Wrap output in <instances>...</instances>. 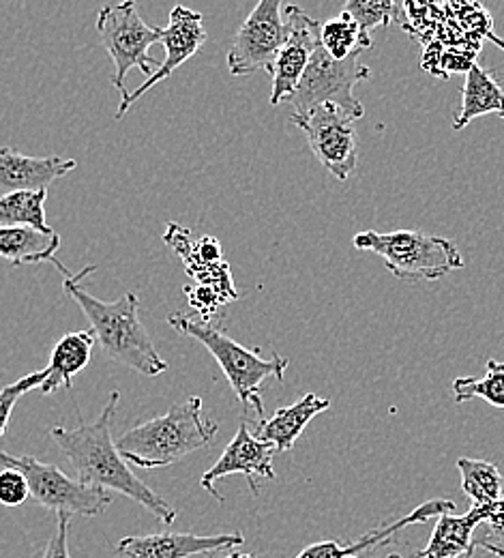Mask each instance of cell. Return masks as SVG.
<instances>
[{"instance_id":"obj_1","label":"cell","mask_w":504,"mask_h":558,"mask_svg":"<svg viewBox=\"0 0 504 558\" xmlns=\"http://www.w3.org/2000/svg\"><path fill=\"white\" fill-rule=\"evenodd\" d=\"M119 391H112L103 411L93 421H84L77 427L54 425L50 438L59 445L67 462L72 464L77 482L93 488L114 489L132 500H136L146 511H150L165 526H172L176 520V509L163 500L155 489L127 466L121 458L116 442L112 438V421L119 409Z\"/></svg>"},{"instance_id":"obj_2","label":"cell","mask_w":504,"mask_h":558,"mask_svg":"<svg viewBox=\"0 0 504 558\" xmlns=\"http://www.w3.org/2000/svg\"><path fill=\"white\" fill-rule=\"evenodd\" d=\"M97 267H86L77 276L65 278V292L79 305L90 323V333L103 354L138 374L159 376L168 369V363L159 356L138 310L140 299L136 292H125L119 301L106 303L84 290L82 279L95 274Z\"/></svg>"},{"instance_id":"obj_3","label":"cell","mask_w":504,"mask_h":558,"mask_svg":"<svg viewBox=\"0 0 504 558\" xmlns=\"http://www.w3.org/2000/svg\"><path fill=\"white\" fill-rule=\"evenodd\" d=\"M217 429L216 421L202 417V398H189L174 404L165 415L127 429L116 440V449L125 462L155 471L211 447Z\"/></svg>"},{"instance_id":"obj_4","label":"cell","mask_w":504,"mask_h":558,"mask_svg":"<svg viewBox=\"0 0 504 558\" xmlns=\"http://www.w3.org/2000/svg\"><path fill=\"white\" fill-rule=\"evenodd\" d=\"M168 325L179 333L200 342L205 349L216 356L221 372L225 374L236 400L247 409H254L260 421L265 417V404L260 398V389L269 378L284 380L290 361L286 356L273 354L265 359L260 350L245 349L236 340H232L223 329L202 320L194 314H170Z\"/></svg>"},{"instance_id":"obj_5","label":"cell","mask_w":504,"mask_h":558,"mask_svg":"<svg viewBox=\"0 0 504 558\" xmlns=\"http://www.w3.org/2000/svg\"><path fill=\"white\" fill-rule=\"evenodd\" d=\"M353 245L380 256L384 267L402 281H438L466 265L453 241L419 230H367L353 239Z\"/></svg>"},{"instance_id":"obj_6","label":"cell","mask_w":504,"mask_h":558,"mask_svg":"<svg viewBox=\"0 0 504 558\" xmlns=\"http://www.w3.org/2000/svg\"><path fill=\"white\" fill-rule=\"evenodd\" d=\"M161 26L146 24L136 0H123L119 4H106L99 9L97 33L103 48L112 57V84L121 90V97L130 95L125 86L130 71L140 70L145 77H150L159 68L148 54V48L161 41Z\"/></svg>"},{"instance_id":"obj_7","label":"cell","mask_w":504,"mask_h":558,"mask_svg":"<svg viewBox=\"0 0 504 558\" xmlns=\"http://www.w3.org/2000/svg\"><path fill=\"white\" fill-rule=\"evenodd\" d=\"M0 469L20 471L26 477L30 496L54 513L97 518L112 505L108 489L72 480L59 466L46 464L33 456H13L0 447Z\"/></svg>"},{"instance_id":"obj_8","label":"cell","mask_w":504,"mask_h":558,"mask_svg":"<svg viewBox=\"0 0 504 558\" xmlns=\"http://www.w3.org/2000/svg\"><path fill=\"white\" fill-rule=\"evenodd\" d=\"M360 57L362 52H355L344 61H335L320 46L290 99L294 106L292 114H305L318 106L331 104L348 112L355 121L360 119L365 108L355 97V86L371 75Z\"/></svg>"},{"instance_id":"obj_9","label":"cell","mask_w":504,"mask_h":558,"mask_svg":"<svg viewBox=\"0 0 504 558\" xmlns=\"http://www.w3.org/2000/svg\"><path fill=\"white\" fill-rule=\"evenodd\" d=\"M294 123L309 142L311 153L337 181H348L357 170V134L355 119L337 106L324 104L305 114H292Z\"/></svg>"},{"instance_id":"obj_10","label":"cell","mask_w":504,"mask_h":558,"mask_svg":"<svg viewBox=\"0 0 504 558\" xmlns=\"http://www.w3.org/2000/svg\"><path fill=\"white\" fill-rule=\"evenodd\" d=\"M284 33L282 0H258L234 35L228 52V71L234 77L258 71L269 73L284 44Z\"/></svg>"},{"instance_id":"obj_11","label":"cell","mask_w":504,"mask_h":558,"mask_svg":"<svg viewBox=\"0 0 504 558\" xmlns=\"http://www.w3.org/2000/svg\"><path fill=\"white\" fill-rule=\"evenodd\" d=\"M320 28L322 24L307 15L300 7L288 4L284 9V44L269 71L273 77V106L292 99L314 52L320 48Z\"/></svg>"},{"instance_id":"obj_12","label":"cell","mask_w":504,"mask_h":558,"mask_svg":"<svg viewBox=\"0 0 504 558\" xmlns=\"http://www.w3.org/2000/svg\"><path fill=\"white\" fill-rule=\"evenodd\" d=\"M165 50V59L161 61V65L155 70L150 77H146L145 84L138 86L134 93L121 97L119 104V112H116V121L125 119V114L130 112V108L146 95L152 86L161 84L163 80H168L174 71L181 65H185L189 59H194L198 54V50L207 44V31H205V15L200 11L187 9L183 4H176L170 11V22L168 26H163L161 31V41H159Z\"/></svg>"},{"instance_id":"obj_13","label":"cell","mask_w":504,"mask_h":558,"mask_svg":"<svg viewBox=\"0 0 504 558\" xmlns=\"http://www.w3.org/2000/svg\"><path fill=\"white\" fill-rule=\"evenodd\" d=\"M273 456H275V447L256 438L254 432L249 429L247 418L243 417L234 438L223 449L216 466H211L202 475L200 486L207 489L216 500L223 502V496L216 489L217 482L223 480V477H230V475H245L247 482H249V488L258 496L260 489L256 484V477H265V480L275 482Z\"/></svg>"},{"instance_id":"obj_14","label":"cell","mask_w":504,"mask_h":558,"mask_svg":"<svg viewBox=\"0 0 504 558\" xmlns=\"http://www.w3.org/2000/svg\"><path fill=\"white\" fill-rule=\"evenodd\" d=\"M245 542L241 533L223 535H194V533H152L136 535L119 542L116 553L125 558H192L198 555H213L217 550L236 548Z\"/></svg>"},{"instance_id":"obj_15","label":"cell","mask_w":504,"mask_h":558,"mask_svg":"<svg viewBox=\"0 0 504 558\" xmlns=\"http://www.w3.org/2000/svg\"><path fill=\"white\" fill-rule=\"evenodd\" d=\"M75 159L28 157L11 146L0 148V198L13 192L48 190L54 181L75 170Z\"/></svg>"},{"instance_id":"obj_16","label":"cell","mask_w":504,"mask_h":558,"mask_svg":"<svg viewBox=\"0 0 504 558\" xmlns=\"http://www.w3.org/2000/svg\"><path fill=\"white\" fill-rule=\"evenodd\" d=\"M455 509V502L453 500H446V498H433L428 500L423 505H419L417 509H413L408 515H404L402 520H395L382 529H376L367 535H362L360 539H357L355 544H348V546H342L337 539H331V542H318V544H311L307 546L300 555L296 558H346L357 557L360 550H373V548H380V546H386L393 542V537L413 526V524H423V522H430L433 518L442 515V513H453Z\"/></svg>"},{"instance_id":"obj_17","label":"cell","mask_w":504,"mask_h":558,"mask_svg":"<svg viewBox=\"0 0 504 558\" xmlns=\"http://www.w3.org/2000/svg\"><path fill=\"white\" fill-rule=\"evenodd\" d=\"M492 505H472V509L464 515H438L430 544L419 550L415 558H472L477 553L475 531L488 520Z\"/></svg>"},{"instance_id":"obj_18","label":"cell","mask_w":504,"mask_h":558,"mask_svg":"<svg viewBox=\"0 0 504 558\" xmlns=\"http://www.w3.org/2000/svg\"><path fill=\"white\" fill-rule=\"evenodd\" d=\"M61 236L57 232L46 234L30 226L0 228V258L7 260L11 267L52 263L65 278H72V274L57 258Z\"/></svg>"},{"instance_id":"obj_19","label":"cell","mask_w":504,"mask_h":558,"mask_svg":"<svg viewBox=\"0 0 504 558\" xmlns=\"http://www.w3.org/2000/svg\"><path fill=\"white\" fill-rule=\"evenodd\" d=\"M327 409H331V400L318 398L316 393H307L298 402L278 409L273 417L258 421L254 436L273 445L280 453H288L298 436L303 434V429L309 425V421L324 413Z\"/></svg>"},{"instance_id":"obj_20","label":"cell","mask_w":504,"mask_h":558,"mask_svg":"<svg viewBox=\"0 0 504 558\" xmlns=\"http://www.w3.org/2000/svg\"><path fill=\"white\" fill-rule=\"evenodd\" d=\"M499 114L504 119V90L492 71L472 63L466 71L462 88V108L453 121V130L459 132L479 117Z\"/></svg>"},{"instance_id":"obj_21","label":"cell","mask_w":504,"mask_h":558,"mask_svg":"<svg viewBox=\"0 0 504 558\" xmlns=\"http://www.w3.org/2000/svg\"><path fill=\"white\" fill-rule=\"evenodd\" d=\"M95 347V338L90 331H75L59 340V344L50 352V363L46 367V380L39 391L44 396H52L59 389H70L73 378L88 365Z\"/></svg>"},{"instance_id":"obj_22","label":"cell","mask_w":504,"mask_h":558,"mask_svg":"<svg viewBox=\"0 0 504 558\" xmlns=\"http://www.w3.org/2000/svg\"><path fill=\"white\" fill-rule=\"evenodd\" d=\"M46 201L48 190L37 192H13L0 198V228L30 226L46 234L54 230L46 221Z\"/></svg>"},{"instance_id":"obj_23","label":"cell","mask_w":504,"mask_h":558,"mask_svg":"<svg viewBox=\"0 0 504 558\" xmlns=\"http://www.w3.org/2000/svg\"><path fill=\"white\" fill-rule=\"evenodd\" d=\"M320 46L335 61H344L355 52H365L371 48V37L359 24L342 11V15L329 20L320 28Z\"/></svg>"},{"instance_id":"obj_24","label":"cell","mask_w":504,"mask_h":558,"mask_svg":"<svg viewBox=\"0 0 504 558\" xmlns=\"http://www.w3.org/2000/svg\"><path fill=\"white\" fill-rule=\"evenodd\" d=\"M457 469L462 475V489L472 500V505H492L503 496V473L496 464L459 458Z\"/></svg>"},{"instance_id":"obj_25","label":"cell","mask_w":504,"mask_h":558,"mask_svg":"<svg viewBox=\"0 0 504 558\" xmlns=\"http://www.w3.org/2000/svg\"><path fill=\"white\" fill-rule=\"evenodd\" d=\"M455 404H464L468 400L481 398L490 407L504 409V363L490 359L483 378H455L451 385Z\"/></svg>"},{"instance_id":"obj_26","label":"cell","mask_w":504,"mask_h":558,"mask_svg":"<svg viewBox=\"0 0 504 558\" xmlns=\"http://www.w3.org/2000/svg\"><path fill=\"white\" fill-rule=\"evenodd\" d=\"M344 11L369 35L373 28L389 26L397 20L395 0H346Z\"/></svg>"},{"instance_id":"obj_27","label":"cell","mask_w":504,"mask_h":558,"mask_svg":"<svg viewBox=\"0 0 504 558\" xmlns=\"http://www.w3.org/2000/svg\"><path fill=\"white\" fill-rule=\"evenodd\" d=\"M44 380H46V369L35 372V374H28V376H24V378H20V380L7 385V387L0 391V438L4 436V432H7V427H9L11 413H13L15 404H17V400H20L22 396H26L28 391L39 389Z\"/></svg>"},{"instance_id":"obj_28","label":"cell","mask_w":504,"mask_h":558,"mask_svg":"<svg viewBox=\"0 0 504 558\" xmlns=\"http://www.w3.org/2000/svg\"><path fill=\"white\" fill-rule=\"evenodd\" d=\"M488 524V535L475 539V550H485L492 557L504 558V496H501L483 522Z\"/></svg>"},{"instance_id":"obj_29","label":"cell","mask_w":504,"mask_h":558,"mask_svg":"<svg viewBox=\"0 0 504 558\" xmlns=\"http://www.w3.org/2000/svg\"><path fill=\"white\" fill-rule=\"evenodd\" d=\"M30 496L26 477L15 469H0V505L20 507Z\"/></svg>"},{"instance_id":"obj_30","label":"cell","mask_w":504,"mask_h":558,"mask_svg":"<svg viewBox=\"0 0 504 558\" xmlns=\"http://www.w3.org/2000/svg\"><path fill=\"white\" fill-rule=\"evenodd\" d=\"M70 522H72V515L57 513V533L50 537L41 558H72L70 555Z\"/></svg>"},{"instance_id":"obj_31","label":"cell","mask_w":504,"mask_h":558,"mask_svg":"<svg viewBox=\"0 0 504 558\" xmlns=\"http://www.w3.org/2000/svg\"><path fill=\"white\" fill-rule=\"evenodd\" d=\"M488 39H490V41H492V44H496V46H499V48H501V50H503V52H504V39H501V37H499V35H494V33H492V31H490V33H488Z\"/></svg>"},{"instance_id":"obj_32","label":"cell","mask_w":504,"mask_h":558,"mask_svg":"<svg viewBox=\"0 0 504 558\" xmlns=\"http://www.w3.org/2000/svg\"><path fill=\"white\" fill-rule=\"evenodd\" d=\"M211 558H256V555H241V553H232L228 557H211Z\"/></svg>"},{"instance_id":"obj_33","label":"cell","mask_w":504,"mask_h":558,"mask_svg":"<svg viewBox=\"0 0 504 558\" xmlns=\"http://www.w3.org/2000/svg\"><path fill=\"white\" fill-rule=\"evenodd\" d=\"M346 558H359V557H346ZM389 558H404L402 555H391Z\"/></svg>"}]
</instances>
